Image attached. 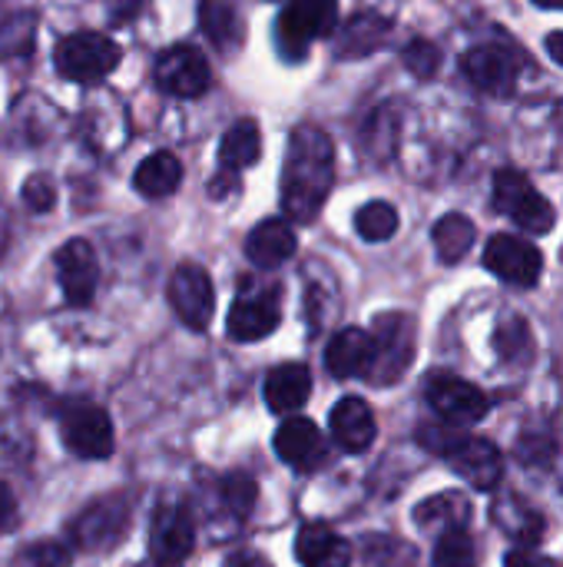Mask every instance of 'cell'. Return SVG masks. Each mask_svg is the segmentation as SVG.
Here are the masks:
<instances>
[{
    "label": "cell",
    "mask_w": 563,
    "mask_h": 567,
    "mask_svg": "<svg viewBox=\"0 0 563 567\" xmlns=\"http://www.w3.org/2000/svg\"><path fill=\"white\" fill-rule=\"evenodd\" d=\"M335 179V146L325 130L299 126L289 140L282 169V209L295 223H312Z\"/></svg>",
    "instance_id": "obj_1"
},
{
    "label": "cell",
    "mask_w": 563,
    "mask_h": 567,
    "mask_svg": "<svg viewBox=\"0 0 563 567\" xmlns=\"http://www.w3.org/2000/svg\"><path fill=\"white\" fill-rule=\"evenodd\" d=\"M418 445L431 455H441L478 492H494L504 475L501 452L488 439H475V435L461 432L458 425L428 422L418 429Z\"/></svg>",
    "instance_id": "obj_2"
},
{
    "label": "cell",
    "mask_w": 563,
    "mask_h": 567,
    "mask_svg": "<svg viewBox=\"0 0 563 567\" xmlns=\"http://www.w3.org/2000/svg\"><path fill=\"white\" fill-rule=\"evenodd\" d=\"M415 362V319L405 312H388L375 319L372 329V385H395Z\"/></svg>",
    "instance_id": "obj_3"
},
{
    "label": "cell",
    "mask_w": 563,
    "mask_h": 567,
    "mask_svg": "<svg viewBox=\"0 0 563 567\" xmlns=\"http://www.w3.org/2000/svg\"><path fill=\"white\" fill-rule=\"evenodd\" d=\"M119 47L116 40H110L106 33H93V30H80L70 33L56 43L53 50V66L76 83H96L103 76H110L119 66Z\"/></svg>",
    "instance_id": "obj_4"
},
{
    "label": "cell",
    "mask_w": 563,
    "mask_h": 567,
    "mask_svg": "<svg viewBox=\"0 0 563 567\" xmlns=\"http://www.w3.org/2000/svg\"><path fill=\"white\" fill-rule=\"evenodd\" d=\"M494 209L501 213V216H508L511 223H518L524 233H531V236H544V233H551L554 229V219H557V213H554V206L538 193V186L524 176V173H518V169H501V173H494Z\"/></svg>",
    "instance_id": "obj_5"
},
{
    "label": "cell",
    "mask_w": 563,
    "mask_h": 567,
    "mask_svg": "<svg viewBox=\"0 0 563 567\" xmlns=\"http://www.w3.org/2000/svg\"><path fill=\"white\" fill-rule=\"evenodd\" d=\"M60 435L63 445L76 455V458H110L116 442H113V422L110 415L90 402V399H70L60 409Z\"/></svg>",
    "instance_id": "obj_6"
},
{
    "label": "cell",
    "mask_w": 563,
    "mask_h": 567,
    "mask_svg": "<svg viewBox=\"0 0 563 567\" xmlns=\"http://www.w3.org/2000/svg\"><path fill=\"white\" fill-rule=\"evenodd\" d=\"M338 20V0H289L279 13V47L289 56H305L309 43L329 37Z\"/></svg>",
    "instance_id": "obj_7"
},
{
    "label": "cell",
    "mask_w": 563,
    "mask_h": 567,
    "mask_svg": "<svg viewBox=\"0 0 563 567\" xmlns=\"http://www.w3.org/2000/svg\"><path fill=\"white\" fill-rule=\"evenodd\" d=\"M425 399L441 415V422L458 429L475 425L488 415V395L455 372H431L425 382Z\"/></svg>",
    "instance_id": "obj_8"
},
{
    "label": "cell",
    "mask_w": 563,
    "mask_h": 567,
    "mask_svg": "<svg viewBox=\"0 0 563 567\" xmlns=\"http://www.w3.org/2000/svg\"><path fill=\"white\" fill-rule=\"evenodd\" d=\"M126 528H129V498L126 495H106L76 515V522L70 525V538L76 548L103 551V548L119 545Z\"/></svg>",
    "instance_id": "obj_9"
},
{
    "label": "cell",
    "mask_w": 563,
    "mask_h": 567,
    "mask_svg": "<svg viewBox=\"0 0 563 567\" xmlns=\"http://www.w3.org/2000/svg\"><path fill=\"white\" fill-rule=\"evenodd\" d=\"M484 266L508 286L518 289H531L541 282L544 272V256L541 249L524 239V236H511V233H498L491 236L488 249H484Z\"/></svg>",
    "instance_id": "obj_10"
},
{
    "label": "cell",
    "mask_w": 563,
    "mask_h": 567,
    "mask_svg": "<svg viewBox=\"0 0 563 567\" xmlns=\"http://www.w3.org/2000/svg\"><path fill=\"white\" fill-rule=\"evenodd\" d=\"M156 83L169 96L196 100L209 90L212 70H209V60L192 43H176L163 50V56L156 60Z\"/></svg>",
    "instance_id": "obj_11"
},
{
    "label": "cell",
    "mask_w": 563,
    "mask_h": 567,
    "mask_svg": "<svg viewBox=\"0 0 563 567\" xmlns=\"http://www.w3.org/2000/svg\"><path fill=\"white\" fill-rule=\"evenodd\" d=\"M196 545V525L186 505L166 502L156 508L153 525H149V555L163 567L183 565L192 555Z\"/></svg>",
    "instance_id": "obj_12"
},
{
    "label": "cell",
    "mask_w": 563,
    "mask_h": 567,
    "mask_svg": "<svg viewBox=\"0 0 563 567\" xmlns=\"http://www.w3.org/2000/svg\"><path fill=\"white\" fill-rule=\"evenodd\" d=\"M169 302L189 329H196V332L209 329L212 309H216V292H212L209 272L196 262H183L169 279Z\"/></svg>",
    "instance_id": "obj_13"
},
{
    "label": "cell",
    "mask_w": 563,
    "mask_h": 567,
    "mask_svg": "<svg viewBox=\"0 0 563 567\" xmlns=\"http://www.w3.org/2000/svg\"><path fill=\"white\" fill-rule=\"evenodd\" d=\"M56 279L70 306H90L96 282H100V262L86 239H70L56 249Z\"/></svg>",
    "instance_id": "obj_14"
},
{
    "label": "cell",
    "mask_w": 563,
    "mask_h": 567,
    "mask_svg": "<svg viewBox=\"0 0 563 567\" xmlns=\"http://www.w3.org/2000/svg\"><path fill=\"white\" fill-rule=\"evenodd\" d=\"M461 70L468 73V80L478 90H484L491 96H511L518 86V56L494 43L468 50L461 56Z\"/></svg>",
    "instance_id": "obj_15"
},
{
    "label": "cell",
    "mask_w": 563,
    "mask_h": 567,
    "mask_svg": "<svg viewBox=\"0 0 563 567\" xmlns=\"http://www.w3.org/2000/svg\"><path fill=\"white\" fill-rule=\"evenodd\" d=\"M282 322V302L279 292L265 289L259 296H239L229 309V339L236 342H259L269 339Z\"/></svg>",
    "instance_id": "obj_16"
},
{
    "label": "cell",
    "mask_w": 563,
    "mask_h": 567,
    "mask_svg": "<svg viewBox=\"0 0 563 567\" xmlns=\"http://www.w3.org/2000/svg\"><path fill=\"white\" fill-rule=\"evenodd\" d=\"M275 455L299 472H315L319 465H325L329 449H325V439L312 419L292 415L275 432Z\"/></svg>",
    "instance_id": "obj_17"
},
{
    "label": "cell",
    "mask_w": 563,
    "mask_h": 567,
    "mask_svg": "<svg viewBox=\"0 0 563 567\" xmlns=\"http://www.w3.org/2000/svg\"><path fill=\"white\" fill-rule=\"evenodd\" d=\"M329 429H332V439L348 452V455H362L372 449L375 435H378V425H375V412L365 399L358 395H345L335 402L332 415H329Z\"/></svg>",
    "instance_id": "obj_18"
},
{
    "label": "cell",
    "mask_w": 563,
    "mask_h": 567,
    "mask_svg": "<svg viewBox=\"0 0 563 567\" xmlns=\"http://www.w3.org/2000/svg\"><path fill=\"white\" fill-rule=\"evenodd\" d=\"M262 395H265L269 412H275V415H295L309 402V395H312V372L302 362L275 365L265 375Z\"/></svg>",
    "instance_id": "obj_19"
},
{
    "label": "cell",
    "mask_w": 563,
    "mask_h": 567,
    "mask_svg": "<svg viewBox=\"0 0 563 567\" xmlns=\"http://www.w3.org/2000/svg\"><path fill=\"white\" fill-rule=\"evenodd\" d=\"M325 365L335 379H365L372 369V332L358 326L335 332L325 349Z\"/></svg>",
    "instance_id": "obj_20"
},
{
    "label": "cell",
    "mask_w": 563,
    "mask_h": 567,
    "mask_svg": "<svg viewBox=\"0 0 563 567\" xmlns=\"http://www.w3.org/2000/svg\"><path fill=\"white\" fill-rule=\"evenodd\" d=\"M295 249H299V239L285 219H262L246 239V256L259 269H275V266L289 262L295 256Z\"/></svg>",
    "instance_id": "obj_21"
},
{
    "label": "cell",
    "mask_w": 563,
    "mask_h": 567,
    "mask_svg": "<svg viewBox=\"0 0 563 567\" xmlns=\"http://www.w3.org/2000/svg\"><path fill=\"white\" fill-rule=\"evenodd\" d=\"M295 558L302 567H352V545L329 525H305L295 538Z\"/></svg>",
    "instance_id": "obj_22"
},
{
    "label": "cell",
    "mask_w": 563,
    "mask_h": 567,
    "mask_svg": "<svg viewBox=\"0 0 563 567\" xmlns=\"http://www.w3.org/2000/svg\"><path fill=\"white\" fill-rule=\"evenodd\" d=\"M183 183V163L166 153V150H156L149 153L136 173H133V186L146 196V199H163V196H173Z\"/></svg>",
    "instance_id": "obj_23"
},
{
    "label": "cell",
    "mask_w": 563,
    "mask_h": 567,
    "mask_svg": "<svg viewBox=\"0 0 563 567\" xmlns=\"http://www.w3.org/2000/svg\"><path fill=\"white\" fill-rule=\"evenodd\" d=\"M259 153H262V133H259L256 120L232 123L219 143V163L226 173H239V169L259 163Z\"/></svg>",
    "instance_id": "obj_24"
},
{
    "label": "cell",
    "mask_w": 563,
    "mask_h": 567,
    "mask_svg": "<svg viewBox=\"0 0 563 567\" xmlns=\"http://www.w3.org/2000/svg\"><path fill=\"white\" fill-rule=\"evenodd\" d=\"M388 33H392V23L385 17L358 13L338 33V56H365V53L378 50Z\"/></svg>",
    "instance_id": "obj_25"
},
{
    "label": "cell",
    "mask_w": 563,
    "mask_h": 567,
    "mask_svg": "<svg viewBox=\"0 0 563 567\" xmlns=\"http://www.w3.org/2000/svg\"><path fill=\"white\" fill-rule=\"evenodd\" d=\"M199 23H202V33L219 50H232L242 40V23H239V13L229 0H202L199 3Z\"/></svg>",
    "instance_id": "obj_26"
},
{
    "label": "cell",
    "mask_w": 563,
    "mask_h": 567,
    "mask_svg": "<svg viewBox=\"0 0 563 567\" xmlns=\"http://www.w3.org/2000/svg\"><path fill=\"white\" fill-rule=\"evenodd\" d=\"M435 249L441 256V262L455 266L468 256V249L475 246V223L461 213H448L445 219L435 223Z\"/></svg>",
    "instance_id": "obj_27"
},
{
    "label": "cell",
    "mask_w": 563,
    "mask_h": 567,
    "mask_svg": "<svg viewBox=\"0 0 563 567\" xmlns=\"http://www.w3.org/2000/svg\"><path fill=\"white\" fill-rule=\"evenodd\" d=\"M468 515H471V505L461 495H438V498H428L425 505L415 508V522L421 528H438L441 525V532L465 528Z\"/></svg>",
    "instance_id": "obj_28"
},
{
    "label": "cell",
    "mask_w": 563,
    "mask_h": 567,
    "mask_svg": "<svg viewBox=\"0 0 563 567\" xmlns=\"http://www.w3.org/2000/svg\"><path fill=\"white\" fill-rule=\"evenodd\" d=\"M355 229L368 243H385V239H392L398 233V209L392 203H385V199L365 203L355 213Z\"/></svg>",
    "instance_id": "obj_29"
},
{
    "label": "cell",
    "mask_w": 563,
    "mask_h": 567,
    "mask_svg": "<svg viewBox=\"0 0 563 567\" xmlns=\"http://www.w3.org/2000/svg\"><path fill=\"white\" fill-rule=\"evenodd\" d=\"M435 565L438 567H478V545L468 535V528H451L438 535L435 545Z\"/></svg>",
    "instance_id": "obj_30"
},
{
    "label": "cell",
    "mask_w": 563,
    "mask_h": 567,
    "mask_svg": "<svg viewBox=\"0 0 563 567\" xmlns=\"http://www.w3.org/2000/svg\"><path fill=\"white\" fill-rule=\"evenodd\" d=\"M256 498H259V488H256V482L249 478V475H242V472H232V475H226L222 482H219V502L226 505V512L232 515V518H249L252 515V508H256Z\"/></svg>",
    "instance_id": "obj_31"
},
{
    "label": "cell",
    "mask_w": 563,
    "mask_h": 567,
    "mask_svg": "<svg viewBox=\"0 0 563 567\" xmlns=\"http://www.w3.org/2000/svg\"><path fill=\"white\" fill-rule=\"evenodd\" d=\"M498 515H511L508 522H501L514 538H521V542H538L541 538V532H544V518L538 515V512H531L524 502H518L514 495H508L501 505H498Z\"/></svg>",
    "instance_id": "obj_32"
},
{
    "label": "cell",
    "mask_w": 563,
    "mask_h": 567,
    "mask_svg": "<svg viewBox=\"0 0 563 567\" xmlns=\"http://www.w3.org/2000/svg\"><path fill=\"white\" fill-rule=\"evenodd\" d=\"M365 555L372 565L378 567H415V561H418L415 548L398 542V538H368Z\"/></svg>",
    "instance_id": "obj_33"
},
{
    "label": "cell",
    "mask_w": 563,
    "mask_h": 567,
    "mask_svg": "<svg viewBox=\"0 0 563 567\" xmlns=\"http://www.w3.org/2000/svg\"><path fill=\"white\" fill-rule=\"evenodd\" d=\"M402 60H405V66H408L415 76L431 80V76L438 73V66H441V50H438L431 40H411V43L405 47Z\"/></svg>",
    "instance_id": "obj_34"
},
{
    "label": "cell",
    "mask_w": 563,
    "mask_h": 567,
    "mask_svg": "<svg viewBox=\"0 0 563 567\" xmlns=\"http://www.w3.org/2000/svg\"><path fill=\"white\" fill-rule=\"evenodd\" d=\"M33 50V17H13L0 27V53H30Z\"/></svg>",
    "instance_id": "obj_35"
},
{
    "label": "cell",
    "mask_w": 563,
    "mask_h": 567,
    "mask_svg": "<svg viewBox=\"0 0 563 567\" xmlns=\"http://www.w3.org/2000/svg\"><path fill=\"white\" fill-rule=\"evenodd\" d=\"M23 203H27L33 213H46V209H53V203H56V186H53L46 176H30V179L23 183Z\"/></svg>",
    "instance_id": "obj_36"
},
{
    "label": "cell",
    "mask_w": 563,
    "mask_h": 567,
    "mask_svg": "<svg viewBox=\"0 0 563 567\" xmlns=\"http://www.w3.org/2000/svg\"><path fill=\"white\" fill-rule=\"evenodd\" d=\"M27 561L33 567H66V551L60 545H40L27 555Z\"/></svg>",
    "instance_id": "obj_37"
},
{
    "label": "cell",
    "mask_w": 563,
    "mask_h": 567,
    "mask_svg": "<svg viewBox=\"0 0 563 567\" xmlns=\"http://www.w3.org/2000/svg\"><path fill=\"white\" fill-rule=\"evenodd\" d=\"M17 528V498L7 485H0V535Z\"/></svg>",
    "instance_id": "obj_38"
},
{
    "label": "cell",
    "mask_w": 563,
    "mask_h": 567,
    "mask_svg": "<svg viewBox=\"0 0 563 567\" xmlns=\"http://www.w3.org/2000/svg\"><path fill=\"white\" fill-rule=\"evenodd\" d=\"M226 567H272L269 558H262L259 551H232L229 558H226Z\"/></svg>",
    "instance_id": "obj_39"
},
{
    "label": "cell",
    "mask_w": 563,
    "mask_h": 567,
    "mask_svg": "<svg viewBox=\"0 0 563 567\" xmlns=\"http://www.w3.org/2000/svg\"><path fill=\"white\" fill-rule=\"evenodd\" d=\"M504 567H557L554 561L541 558V555H531V551H511L504 558Z\"/></svg>",
    "instance_id": "obj_40"
},
{
    "label": "cell",
    "mask_w": 563,
    "mask_h": 567,
    "mask_svg": "<svg viewBox=\"0 0 563 567\" xmlns=\"http://www.w3.org/2000/svg\"><path fill=\"white\" fill-rule=\"evenodd\" d=\"M544 43H548V53L554 56V63H561L563 66V30H554Z\"/></svg>",
    "instance_id": "obj_41"
},
{
    "label": "cell",
    "mask_w": 563,
    "mask_h": 567,
    "mask_svg": "<svg viewBox=\"0 0 563 567\" xmlns=\"http://www.w3.org/2000/svg\"><path fill=\"white\" fill-rule=\"evenodd\" d=\"M538 7H548V10H563V0H534Z\"/></svg>",
    "instance_id": "obj_42"
}]
</instances>
